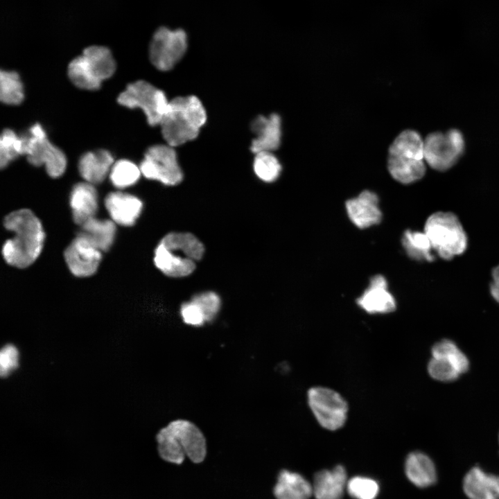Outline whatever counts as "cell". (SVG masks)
Returning <instances> with one entry per match:
<instances>
[{"instance_id":"cell-1","label":"cell","mask_w":499,"mask_h":499,"mask_svg":"<svg viewBox=\"0 0 499 499\" xmlns=\"http://www.w3.org/2000/svg\"><path fill=\"white\" fill-rule=\"evenodd\" d=\"M3 226L13 234L2 246L4 261L21 269L32 265L40 256L46 238L39 218L31 210L21 209L6 215Z\"/></svg>"},{"instance_id":"cell-2","label":"cell","mask_w":499,"mask_h":499,"mask_svg":"<svg viewBox=\"0 0 499 499\" xmlns=\"http://www.w3.org/2000/svg\"><path fill=\"white\" fill-rule=\"evenodd\" d=\"M159 457L168 463L181 465L186 457L201 464L208 454L205 436L193 422L176 419L161 428L155 436Z\"/></svg>"},{"instance_id":"cell-3","label":"cell","mask_w":499,"mask_h":499,"mask_svg":"<svg viewBox=\"0 0 499 499\" xmlns=\"http://www.w3.org/2000/svg\"><path fill=\"white\" fill-rule=\"evenodd\" d=\"M203 243L193 234L170 231L157 245L153 256L155 267L165 276L183 278L192 274L197 262L204 256Z\"/></svg>"},{"instance_id":"cell-4","label":"cell","mask_w":499,"mask_h":499,"mask_svg":"<svg viewBox=\"0 0 499 499\" xmlns=\"http://www.w3.org/2000/svg\"><path fill=\"white\" fill-rule=\"evenodd\" d=\"M207 121L205 109L195 96H178L168 102L160 123L168 145L175 147L195 139Z\"/></svg>"},{"instance_id":"cell-5","label":"cell","mask_w":499,"mask_h":499,"mask_svg":"<svg viewBox=\"0 0 499 499\" xmlns=\"http://www.w3.org/2000/svg\"><path fill=\"white\" fill-rule=\"evenodd\" d=\"M115 70L116 63L110 50L103 46H91L71 61L68 76L77 87L96 90Z\"/></svg>"},{"instance_id":"cell-6","label":"cell","mask_w":499,"mask_h":499,"mask_svg":"<svg viewBox=\"0 0 499 499\" xmlns=\"http://www.w3.org/2000/svg\"><path fill=\"white\" fill-rule=\"evenodd\" d=\"M423 231L433 251L442 259L450 260L462 254L467 248L466 232L457 216L451 212L431 214L426 221Z\"/></svg>"},{"instance_id":"cell-7","label":"cell","mask_w":499,"mask_h":499,"mask_svg":"<svg viewBox=\"0 0 499 499\" xmlns=\"http://www.w3.org/2000/svg\"><path fill=\"white\" fill-rule=\"evenodd\" d=\"M20 136L23 155L26 156L30 164L35 166L44 165L48 175L53 178L59 177L64 173L66 156L62 150L49 141L40 124H34Z\"/></svg>"},{"instance_id":"cell-8","label":"cell","mask_w":499,"mask_h":499,"mask_svg":"<svg viewBox=\"0 0 499 499\" xmlns=\"http://www.w3.org/2000/svg\"><path fill=\"white\" fill-rule=\"evenodd\" d=\"M117 101L130 109L140 108L151 126L160 125L169 102L163 91L145 80L129 84Z\"/></svg>"},{"instance_id":"cell-9","label":"cell","mask_w":499,"mask_h":499,"mask_svg":"<svg viewBox=\"0 0 499 499\" xmlns=\"http://www.w3.org/2000/svg\"><path fill=\"white\" fill-rule=\"evenodd\" d=\"M307 399L313 414L322 427L336 430L344 426L349 408L347 401L338 392L317 386L308 389Z\"/></svg>"},{"instance_id":"cell-10","label":"cell","mask_w":499,"mask_h":499,"mask_svg":"<svg viewBox=\"0 0 499 499\" xmlns=\"http://www.w3.org/2000/svg\"><path fill=\"white\" fill-rule=\"evenodd\" d=\"M139 168L146 178L166 186H176L183 180L176 152L168 144L150 146L145 152Z\"/></svg>"},{"instance_id":"cell-11","label":"cell","mask_w":499,"mask_h":499,"mask_svg":"<svg viewBox=\"0 0 499 499\" xmlns=\"http://www.w3.org/2000/svg\"><path fill=\"white\" fill-rule=\"evenodd\" d=\"M464 148L463 135L458 130L431 133L424 141V159L431 168L444 171L459 160Z\"/></svg>"},{"instance_id":"cell-12","label":"cell","mask_w":499,"mask_h":499,"mask_svg":"<svg viewBox=\"0 0 499 499\" xmlns=\"http://www.w3.org/2000/svg\"><path fill=\"white\" fill-rule=\"evenodd\" d=\"M187 48L188 37L183 29L160 27L153 34L150 44V62L160 71L170 70L183 58Z\"/></svg>"},{"instance_id":"cell-13","label":"cell","mask_w":499,"mask_h":499,"mask_svg":"<svg viewBox=\"0 0 499 499\" xmlns=\"http://www.w3.org/2000/svg\"><path fill=\"white\" fill-rule=\"evenodd\" d=\"M469 367V362L466 355L453 341L445 339L434 347L428 371L435 380L450 382L466 372Z\"/></svg>"},{"instance_id":"cell-14","label":"cell","mask_w":499,"mask_h":499,"mask_svg":"<svg viewBox=\"0 0 499 499\" xmlns=\"http://www.w3.org/2000/svg\"><path fill=\"white\" fill-rule=\"evenodd\" d=\"M103 252L87 237L78 233L64 252L70 272L76 277H89L97 271Z\"/></svg>"},{"instance_id":"cell-15","label":"cell","mask_w":499,"mask_h":499,"mask_svg":"<svg viewBox=\"0 0 499 499\" xmlns=\"http://www.w3.org/2000/svg\"><path fill=\"white\" fill-rule=\"evenodd\" d=\"M110 219L116 225L133 226L140 217L143 203L137 196L122 191L109 193L104 200Z\"/></svg>"},{"instance_id":"cell-16","label":"cell","mask_w":499,"mask_h":499,"mask_svg":"<svg viewBox=\"0 0 499 499\" xmlns=\"http://www.w3.org/2000/svg\"><path fill=\"white\" fill-rule=\"evenodd\" d=\"M357 304L369 314H385L393 312L396 304L388 290L386 279L382 275L373 277L368 287L357 299Z\"/></svg>"},{"instance_id":"cell-17","label":"cell","mask_w":499,"mask_h":499,"mask_svg":"<svg viewBox=\"0 0 499 499\" xmlns=\"http://www.w3.org/2000/svg\"><path fill=\"white\" fill-rule=\"evenodd\" d=\"M462 490L469 499H499V475L474 466L463 478Z\"/></svg>"},{"instance_id":"cell-18","label":"cell","mask_w":499,"mask_h":499,"mask_svg":"<svg viewBox=\"0 0 499 499\" xmlns=\"http://www.w3.org/2000/svg\"><path fill=\"white\" fill-rule=\"evenodd\" d=\"M251 129L255 137L250 149L254 154L261 151L272 152L280 146L281 121L277 114L256 116L251 123Z\"/></svg>"},{"instance_id":"cell-19","label":"cell","mask_w":499,"mask_h":499,"mask_svg":"<svg viewBox=\"0 0 499 499\" xmlns=\"http://www.w3.org/2000/svg\"><path fill=\"white\" fill-rule=\"evenodd\" d=\"M345 205L349 219L358 228H367L381 220L378 198L371 191H362L358 196L348 200Z\"/></svg>"},{"instance_id":"cell-20","label":"cell","mask_w":499,"mask_h":499,"mask_svg":"<svg viewBox=\"0 0 499 499\" xmlns=\"http://www.w3.org/2000/svg\"><path fill=\"white\" fill-rule=\"evenodd\" d=\"M69 205L73 220L79 226L96 217L98 196L94 185L85 181L76 184L70 193Z\"/></svg>"},{"instance_id":"cell-21","label":"cell","mask_w":499,"mask_h":499,"mask_svg":"<svg viewBox=\"0 0 499 499\" xmlns=\"http://www.w3.org/2000/svg\"><path fill=\"white\" fill-rule=\"evenodd\" d=\"M405 473L411 483L421 489L432 487L438 479L434 461L421 451H413L408 454L405 462Z\"/></svg>"},{"instance_id":"cell-22","label":"cell","mask_w":499,"mask_h":499,"mask_svg":"<svg viewBox=\"0 0 499 499\" xmlns=\"http://www.w3.org/2000/svg\"><path fill=\"white\" fill-rule=\"evenodd\" d=\"M347 484L346 471L338 465L332 470H322L315 475L313 494L315 499H341Z\"/></svg>"},{"instance_id":"cell-23","label":"cell","mask_w":499,"mask_h":499,"mask_svg":"<svg viewBox=\"0 0 499 499\" xmlns=\"http://www.w3.org/2000/svg\"><path fill=\"white\" fill-rule=\"evenodd\" d=\"M114 163L113 156L107 150L89 151L80 158L78 170L85 182L95 185L109 176Z\"/></svg>"},{"instance_id":"cell-24","label":"cell","mask_w":499,"mask_h":499,"mask_svg":"<svg viewBox=\"0 0 499 499\" xmlns=\"http://www.w3.org/2000/svg\"><path fill=\"white\" fill-rule=\"evenodd\" d=\"M272 492L275 499H310L313 487L300 474L282 469L277 475Z\"/></svg>"},{"instance_id":"cell-25","label":"cell","mask_w":499,"mask_h":499,"mask_svg":"<svg viewBox=\"0 0 499 499\" xmlns=\"http://www.w3.org/2000/svg\"><path fill=\"white\" fill-rule=\"evenodd\" d=\"M116 225L111 219L94 217L80 226L79 233L87 237L103 252H107L114 242L116 234Z\"/></svg>"},{"instance_id":"cell-26","label":"cell","mask_w":499,"mask_h":499,"mask_svg":"<svg viewBox=\"0 0 499 499\" xmlns=\"http://www.w3.org/2000/svg\"><path fill=\"white\" fill-rule=\"evenodd\" d=\"M387 168L394 180L405 184L419 180L426 173L423 160H403L388 157Z\"/></svg>"},{"instance_id":"cell-27","label":"cell","mask_w":499,"mask_h":499,"mask_svg":"<svg viewBox=\"0 0 499 499\" xmlns=\"http://www.w3.org/2000/svg\"><path fill=\"white\" fill-rule=\"evenodd\" d=\"M407 254L416 261H432L435 256L431 243L424 231L407 230L402 237Z\"/></svg>"},{"instance_id":"cell-28","label":"cell","mask_w":499,"mask_h":499,"mask_svg":"<svg viewBox=\"0 0 499 499\" xmlns=\"http://www.w3.org/2000/svg\"><path fill=\"white\" fill-rule=\"evenodd\" d=\"M389 155H406L417 159H424V141L420 134L412 130H404L394 140Z\"/></svg>"},{"instance_id":"cell-29","label":"cell","mask_w":499,"mask_h":499,"mask_svg":"<svg viewBox=\"0 0 499 499\" xmlns=\"http://www.w3.org/2000/svg\"><path fill=\"white\" fill-rule=\"evenodd\" d=\"M141 175L139 166L130 160L120 159L114 163L109 177L115 188L124 189L135 184Z\"/></svg>"},{"instance_id":"cell-30","label":"cell","mask_w":499,"mask_h":499,"mask_svg":"<svg viewBox=\"0 0 499 499\" xmlns=\"http://www.w3.org/2000/svg\"><path fill=\"white\" fill-rule=\"evenodd\" d=\"M24 97L23 85L19 74L12 71L1 70L0 72V99L2 103L17 105Z\"/></svg>"},{"instance_id":"cell-31","label":"cell","mask_w":499,"mask_h":499,"mask_svg":"<svg viewBox=\"0 0 499 499\" xmlns=\"http://www.w3.org/2000/svg\"><path fill=\"white\" fill-rule=\"evenodd\" d=\"M253 168L257 177L266 183L276 181L281 172V165L278 159L270 151L256 153Z\"/></svg>"},{"instance_id":"cell-32","label":"cell","mask_w":499,"mask_h":499,"mask_svg":"<svg viewBox=\"0 0 499 499\" xmlns=\"http://www.w3.org/2000/svg\"><path fill=\"white\" fill-rule=\"evenodd\" d=\"M23 155V144L20 135L10 129H5L0 139V166L7 167L11 161Z\"/></svg>"},{"instance_id":"cell-33","label":"cell","mask_w":499,"mask_h":499,"mask_svg":"<svg viewBox=\"0 0 499 499\" xmlns=\"http://www.w3.org/2000/svg\"><path fill=\"white\" fill-rule=\"evenodd\" d=\"M347 491L354 499H375L378 493L379 486L373 479L356 476L347 482Z\"/></svg>"},{"instance_id":"cell-34","label":"cell","mask_w":499,"mask_h":499,"mask_svg":"<svg viewBox=\"0 0 499 499\" xmlns=\"http://www.w3.org/2000/svg\"><path fill=\"white\" fill-rule=\"evenodd\" d=\"M202 311L206 322L213 321L219 313L222 301L214 291L207 290L195 294L191 299Z\"/></svg>"},{"instance_id":"cell-35","label":"cell","mask_w":499,"mask_h":499,"mask_svg":"<svg viewBox=\"0 0 499 499\" xmlns=\"http://www.w3.org/2000/svg\"><path fill=\"white\" fill-rule=\"evenodd\" d=\"M19 351L15 346L6 344L0 353V371L1 377L8 376L19 363Z\"/></svg>"},{"instance_id":"cell-36","label":"cell","mask_w":499,"mask_h":499,"mask_svg":"<svg viewBox=\"0 0 499 499\" xmlns=\"http://www.w3.org/2000/svg\"><path fill=\"white\" fill-rule=\"evenodd\" d=\"M180 315L187 324L200 326L206 322L200 307L193 301L184 302L180 306Z\"/></svg>"},{"instance_id":"cell-37","label":"cell","mask_w":499,"mask_h":499,"mask_svg":"<svg viewBox=\"0 0 499 499\" xmlns=\"http://www.w3.org/2000/svg\"><path fill=\"white\" fill-rule=\"evenodd\" d=\"M490 293L493 298L499 303V265L494 268L492 271Z\"/></svg>"}]
</instances>
